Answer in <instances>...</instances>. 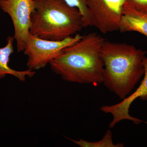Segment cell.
Instances as JSON below:
<instances>
[{
    "instance_id": "6da1fadb",
    "label": "cell",
    "mask_w": 147,
    "mask_h": 147,
    "mask_svg": "<svg viewBox=\"0 0 147 147\" xmlns=\"http://www.w3.org/2000/svg\"><path fill=\"white\" fill-rule=\"evenodd\" d=\"M105 40L96 32L82 36L50 63L51 70L66 82L95 86L102 84L104 63L100 51Z\"/></svg>"
},
{
    "instance_id": "7a4b0ae2",
    "label": "cell",
    "mask_w": 147,
    "mask_h": 147,
    "mask_svg": "<svg viewBox=\"0 0 147 147\" xmlns=\"http://www.w3.org/2000/svg\"><path fill=\"white\" fill-rule=\"evenodd\" d=\"M100 53L104 63L102 84L123 99L144 74L143 60L147 52L124 42L105 40Z\"/></svg>"
},
{
    "instance_id": "3957f363",
    "label": "cell",
    "mask_w": 147,
    "mask_h": 147,
    "mask_svg": "<svg viewBox=\"0 0 147 147\" xmlns=\"http://www.w3.org/2000/svg\"><path fill=\"white\" fill-rule=\"evenodd\" d=\"M30 33L42 39L61 40L77 34L84 28L78 9L64 0H34Z\"/></svg>"
},
{
    "instance_id": "277c9868",
    "label": "cell",
    "mask_w": 147,
    "mask_h": 147,
    "mask_svg": "<svg viewBox=\"0 0 147 147\" xmlns=\"http://www.w3.org/2000/svg\"><path fill=\"white\" fill-rule=\"evenodd\" d=\"M82 36L77 33L63 40H51L30 34L23 51L28 57V69L34 71L44 68L60 55L64 48L75 43Z\"/></svg>"
},
{
    "instance_id": "5b68a950",
    "label": "cell",
    "mask_w": 147,
    "mask_h": 147,
    "mask_svg": "<svg viewBox=\"0 0 147 147\" xmlns=\"http://www.w3.org/2000/svg\"><path fill=\"white\" fill-rule=\"evenodd\" d=\"M35 7L34 0H0V8L12 20L18 53L23 52L26 46Z\"/></svg>"
},
{
    "instance_id": "8992f818",
    "label": "cell",
    "mask_w": 147,
    "mask_h": 147,
    "mask_svg": "<svg viewBox=\"0 0 147 147\" xmlns=\"http://www.w3.org/2000/svg\"><path fill=\"white\" fill-rule=\"evenodd\" d=\"M93 26L103 34L119 30L126 0H86Z\"/></svg>"
},
{
    "instance_id": "52a82bcc",
    "label": "cell",
    "mask_w": 147,
    "mask_h": 147,
    "mask_svg": "<svg viewBox=\"0 0 147 147\" xmlns=\"http://www.w3.org/2000/svg\"><path fill=\"white\" fill-rule=\"evenodd\" d=\"M144 67V77L140 86L130 95L122 99L119 103L112 105L102 106L100 110L105 113H110L113 116V119L109 124L110 129L115 127L117 123L123 120H129L135 124H139L143 121L132 117L129 114V109L132 102L138 98L143 100L147 99V57L143 60Z\"/></svg>"
},
{
    "instance_id": "ba28073f",
    "label": "cell",
    "mask_w": 147,
    "mask_h": 147,
    "mask_svg": "<svg viewBox=\"0 0 147 147\" xmlns=\"http://www.w3.org/2000/svg\"><path fill=\"white\" fill-rule=\"evenodd\" d=\"M119 31L121 33L136 32L147 37V13L135 10L126 3Z\"/></svg>"
},
{
    "instance_id": "9c48e42d",
    "label": "cell",
    "mask_w": 147,
    "mask_h": 147,
    "mask_svg": "<svg viewBox=\"0 0 147 147\" xmlns=\"http://www.w3.org/2000/svg\"><path fill=\"white\" fill-rule=\"evenodd\" d=\"M13 37L9 36L5 46L0 48V79L4 78L7 74L13 75L21 82L26 81L27 77L31 78L34 76L35 71L28 69L24 71H18L10 68L9 66L11 55L14 52Z\"/></svg>"
},
{
    "instance_id": "30bf717a",
    "label": "cell",
    "mask_w": 147,
    "mask_h": 147,
    "mask_svg": "<svg viewBox=\"0 0 147 147\" xmlns=\"http://www.w3.org/2000/svg\"><path fill=\"white\" fill-rule=\"evenodd\" d=\"M67 139L76 144L81 147H123V144L119 143L115 144L113 143L112 132L110 129H108L102 139L99 141L95 142H89L79 139V141L74 139Z\"/></svg>"
},
{
    "instance_id": "8fae6325",
    "label": "cell",
    "mask_w": 147,
    "mask_h": 147,
    "mask_svg": "<svg viewBox=\"0 0 147 147\" xmlns=\"http://www.w3.org/2000/svg\"><path fill=\"white\" fill-rule=\"evenodd\" d=\"M68 5L79 9L83 17L84 28L93 26L91 16L86 0H64Z\"/></svg>"
},
{
    "instance_id": "7c38bea8",
    "label": "cell",
    "mask_w": 147,
    "mask_h": 147,
    "mask_svg": "<svg viewBox=\"0 0 147 147\" xmlns=\"http://www.w3.org/2000/svg\"><path fill=\"white\" fill-rule=\"evenodd\" d=\"M126 1L135 10L147 13V0H126Z\"/></svg>"
}]
</instances>
